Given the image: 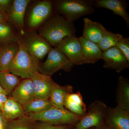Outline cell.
<instances>
[{"label":"cell","instance_id":"obj_1","mask_svg":"<svg viewBox=\"0 0 129 129\" xmlns=\"http://www.w3.org/2000/svg\"><path fill=\"white\" fill-rule=\"evenodd\" d=\"M39 34L54 47L66 37L75 36L73 23L62 16L56 15L49 18L39 29Z\"/></svg>","mask_w":129,"mask_h":129},{"label":"cell","instance_id":"obj_2","mask_svg":"<svg viewBox=\"0 0 129 129\" xmlns=\"http://www.w3.org/2000/svg\"><path fill=\"white\" fill-rule=\"evenodd\" d=\"M18 52L9 64L8 71L22 78H30L34 72L39 71L40 60L29 54L21 39L18 38Z\"/></svg>","mask_w":129,"mask_h":129},{"label":"cell","instance_id":"obj_3","mask_svg":"<svg viewBox=\"0 0 129 129\" xmlns=\"http://www.w3.org/2000/svg\"><path fill=\"white\" fill-rule=\"evenodd\" d=\"M27 115L35 122L39 121L53 125H69L74 126L83 116L74 114L65 108H58L53 107L42 112Z\"/></svg>","mask_w":129,"mask_h":129},{"label":"cell","instance_id":"obj_4","mask_svg":"<svg viewBox=\"0 0 129 129\" xmlns=\"http://www.w3.org/2000/svg\"><path fill=\"white\" fill-rule=\"evenodd\" d=\"M94 1L61 0L56 2V9L64 16L69 22L73 23L82 16L91 14L94 11Z\"/></svg>","mask_w":129,"mask_h":129},{"label":"cell","instance_id":"obj_5","mask_svg":"<svg viewBox=\"0 0 129 129\" xmlns=\"http://www.w3.org/2000/svg\"><path fill=\"white\" fill-rule=\"evenodd\" d=\"M48 54L46 61L40 64L38 72L51 76L60 70L71 71L74 64L59 49L52 48Z\"/></svg>","mask_w":129,"mask_h":129},{"label":"cell","instance_id":"obj_6","mask_svg":"<svg viewBox=\"0 0 129 129\" xmlns=\"http://www.w3.org/2000/svg\"><path fill=\"white\" fill-rule=\"evenodd\" d=\"M107 106L103 102L96 100L88 106L86 112L75 126V129H88L104 123Z\"/></svg>","mask_w":129,"mask_h":129},{"label":"cell","instance_id":"obj_7","mask_svg":"<svg viewBox=\"0 0 129 129\" xmlns=\"http://www.w3.org/2000/svg\"><path fill=\"white\" fill-rule=\"evenodd\" d=\"M21 39L28 52L39 60L43 59L52 48L46 39L35 32L29 33Z\"/></svg>","mask_w":129,"mask_h":129},{"label":"cell","instance_id":"obj_8","mask_svg":"<svg viewBox=\"0 0 129 129\" xmlns=\"http://www.w3.org/2000/svg\"><path fill=\"white\" fill-rule=\"evenodd\" d=\"M54 47L59 49L74 65L85 64L81 55V45L75 36L64 37Z\"/></svg>","mask_w":129,"mask_h":129},{"label":"cell","instance_id":"obj_9","mask_svg":"<svg viewBox=\"0 0 129 129\" xmlns=\"http://www.w3.org/2000/svg\"><path fill=\"white\" fill-rule=\"evenodd\" d=\"M101 59L104 60V68L114 70L117 73L129 68V61L117 46L103 51Z\"/></svg>","mask_w":129,"mask_h":129},{"label":"cell","instance_id":"obj_10","mask_svg":"<svg viewBox=\"0 0 129 129\" xmlns=\"http://www.w3.org/2000/svg\"><path fill=\"white\" fill-rule=\"evenodd\" d=\"M104 121L109 129H129V110L108 107Z\"/></svg>","mask_w":129,"mask_h":129},{"label":"cell","instance_id":"obj_11","mask_svg":"<svg viewBox=\"0 0 129 129\" xmlns=\"http://www.w3.org/2000/svg\"><path fill=\"white\" fill-rule=\"evenodd\" d=\"M52 11L51 2L44 1L38 3L33 6L28 16V26L31 29L39 27L50 17Z\"/></svg>","mask_w":129,"mask_h":129},{"label":"cell","instance_id":"obj_12","mask_svg":"<svg viewBox=\"0 0 129 129\" xmlns=\"http://www.w3.org/2000/svg\"><path fill=\"white\" fill-rule=\"evenodd\" d=\"M30 79L34 85L35 99H50L52 90L55 83L51 76L36 72Z\"/></svg>","mask_w":129,"mask_h":129},{"label":"cell","instance_id":"obj_13","mask_svg":"<svg viewBox=\"0 0 129 129\" xmlns=\"http://www.w3.org/2000/svg\"><path fill=\"white\" fill-rule=\"evenodd\" d=\"M30 0H14L6 12L8 21L16 26L22 35L24 28V18L25 11Z\"/></svg>","mask_w":129,"mask_h":129},{"label":"cell","instance_id":"obj_14","mask_svg":"<svg viewBox=\"0 0 129 129\" xmlns=\"http://www.w3.org/2000/svg\"><path fill=\"white\" fill-rule=\"evenodd\" d=\"M10 96L23 106L34 99V85L31 79H24L20 82Z\"/></svg>","mask_w":129,"mask_h":129},{"label":"cell","instance_id":"obj_15","mask_svg":"<svg viewBox=\"0 0 129 129\" xmlns=\"http://www.w3.org/2000/svg\"><path fill=\"white\" fill-rule=\"evenodd\" d=\"M78 38L81 47V55L85 63H95L101 59L103 51L97 44L83 36Z\"/></svg>","mask_w":129,"mask_h":129},{"label":"cell","instance_id":"obj_16","mask_svg":"<svg viewBox=\"0 0 129 129\" xmlns=\"http://www.w3.org/2000/svg\"><path fill=\"white\" fill-rule=\"evenodd\" d=\"M83 37L98 44L108 30L101 24L92 21L88 18L84 19Z\"/></svg>","mask_w":129,"mask_h":129},{"label":"cell","instance_id":"obj_17","mask_svg":"<svg viewBox=\"0 0 129 129\" xmlns=\"http://www.w3.org/2000/svg\"><path fill=\"white\" fill-rule=\"evenodd\" d=\"M94 5L98 7L109 9L114 14L120 16L124 19L127 27L129 26V15L127 11V4L122 0H96Z\"/></svg>","mask_w":129,"mask_h":129},{"label":"cell","instance_id":"obj_18","mask_svg":"<svg viewBox=\"0 0 129 129\" xmlns=\"http://www.w3.org/2000/svg\"><path fill=\"white\" fill-rule=\"evenodd\" d=\"M19 48L18 40L2 45L0 48V72L8 70L9 64L17 55Z\"/></svg>","mask_w":129,"mask_h":129},{"label":"cell","instance_id":"obj_19","mask_svg":"<svg viewBox=\"0 0 129 129\" xmlns=\"http://www.w3.org/2000/svg\"><path fill=\"white\" fill-rule=\"evenodd\" d=\"M73 87L68 85L61 86L55 83L51 92L50 100L54 107L64 108V103L67 96L73 93Z\"/></svg>","mask_w":129,"mask_h":129},{"label":"cell","instance_id":"obj_20","mask_svg":"<svg viewBox=\"0 0 129 129\" xmlns=\"http://www.w3.org/2000/svg\"><path fill=\"white\" fill-rule=\"evenodd\" d=\"M64 108L74 114L83 116L86 112V106L80 91L70 93L67 96L64 102Z\"/></svg>","mask_w":129,"mask_h":129},{"label":"cell","instance_id":"obj_21","mask_svg":"<svg viewBox=\"0 0 129 129\" xmlns=\"http://www.w3.org/2000/svg\"><path fill=\"white\" fill-rule=\"evenodd\" d=\"M116 94L117 106L129 110V81L128 79L122 76L119 78Z\"/></svg>","mask_w":129,"mask_h":129},{"label":"cell","instance_id":"obj_22","mask_svg":"<svg viewBox=\"0 0 129 129\" xmlns=\"http://www.w3.org/2000/svg\"><path fill=\"white\" fill-rule=\"evenodd\" d=\"M1 111L8 120H14L26 114L23 106L11 96H8Z\"/></svg>","mask_w":129,"mask_h":129},{"label":"cell","instance_id":"obj_23","mask_svg":"<svg viewBox=\"0 0 129 129\" xmlns=\"http://www.w3.org/2000/svg\"><path fill=\"white\" fill-rule=\"evenodd\" d=\"M20 82L18 76L8 70L0 72V85L7 93L8 96H11L12 92Z\"/></svg>","mask_w":129,"mask_h":129},{"label":"cell","instance_id":"obj_24","mask_svg":"<svg viewBox=\"0 0 129 129\" xmlns=\"http://www.w3.org/2000/svg\"><path fill=\"white\" fill-rule=\"evenodd\" d=\"M50 99H34L23 106L26 114L42 112L53 107Z\"/></svg>","mask_w":129,"mask_h":129},{"label":"cell","instance_id":"obj_25","mask_svg":"<svg viewBox=\"0 0 129 129\" xmlns=\"http://www.w3.org/2000/svg\"><path fill=\"white\" fill-rule=\"evenodd\" d=\"M35 126V122L27 114H25L14 120H8L6 129H34Z\"/></svg>","mask_w":129,"mask_h":129},{"label":"cell","instance_id":"obj_26","mask_svg":"<svg viewBox=\"0 0 129 129\" xmlns=\"http://www.w3.org/2000/svg\"><path fill=\"white\" fill-rule=\"evenodd\" d=\"M123 37L120 34H114L108 31L97 44L102 50L104 51L111 47L117 46L118 42Z\"/></svg>","mask_w":129,"mask_h":129},{"label":"cell","instance_id":"obj_27","mask_svg":"<svg viewBox=\"0 0 129 129\" xmlns=\"http://www.w3.org/2000/svg\"><path fill=\"white\" fill-rule=\"evenodd\" d=\"M14 30L7 23H0V44H5L17 41Z\"/></svg>","mask_w":129,"mask_h":129},{"label":"cell","instance_id":"obj_28","mask_svg":"<svg viewBox=\"0 0 129 129\" xmlns=\"http://www.w3.org/2000/svg\"><path fill=\"white\" fill-rule=\"evenodd\" d=\"M129 61V39L123 37L118 42L117 46Z\"/></svg>","mask_w":129,"mask_h":129},{"label":"cell","instance_id":"obj_29","mask_svg":"<svg viewBox=\"0 0 129 129\" xmlns=\"http://www.w3.org/2000/svg\"><path fill=\"white\" fill-rule=\"evenodd\" d=\"M75 126L69 125H53L42 122L39 124L36 125L34 129H72Z\"/></svg>","mask_w":129,"mask_h":129},{"label":"cell","instance_id":"obj_30","mask_svg":"<svg viewBox=\"0 0 129 129\" xmlns=\"http://www.w3.org/2000/svg\"><path fill=\"white\" fill-rule=\"evenodd\" d=\"M13 1L0 0V9L5 13L7 12L12 5Z\"/></svg>","mask_w":129,"mask_h":129},{"label":"cell","instance_id":"obj_31","mask_svg":"<svg viewBox=\"0 0 129 129\" xmlns=\"http://www.w3.org/2000/svg\"><path fill=\"white\" fill-rule=\"evenodd\" d=\"M8 121L5 117L2 111H0V129H6Z\"/></svg>","mask_w":129,"mask_h":129},{"label":"cell","instance_id":"obj_32","mask_svg":"<svg viewBox=\"0 0 129 129\" xmlns=\"http://www.w3.org/2000/svg\"><path fill=\"white\" fill-rule=\"evenodd\" d=\"M8 96L3 93H0V111H2L3 106L7 101Z\"/></svg>","mask_w":129,"mask_h":129},{"label":"cell","instance_id":"obj_33","mask_svg":"<svg viewBox=\"0 0 129 129\" xmlns=\"http://www.w3.org/2000/svg\"><path fill=\"white\" fill-rule=\"evenodd\" d=\"M8 21L6 13L0 9V23H7Z\"/></svg>","mask_w":129,"mask_h":129},{"label":"cell","instance_id":"obj_34","mask_svg":"<svg viewBox=\"0 0 129 129\" xmlns=\"http://www.w3.org/2000/svg\"><path fill=\"white\" fill-rule=\"evenodd\" d=\"M88 129H109L108 127L106 125L105 123L101 126L98 127H93Z\"/></svg>","mask_w":129,"mask_h":129},{"label":"cell","instance_id":"obj_35","mask_svg":"<svg viewBox=\"0 0 129 129\" xmlns=\"http://www.w3.org/2000/svg\"><path fill=\"white\" fill-rule=\"evenodd\" d=\"M0 93H5V94L7 95V93L6 91L4 90V89L3 88L2 86H1V85H0Z\"/></svg>","mask_w":129,"mask_h":129},{"label":"cell","instance_id":"obj_36","mask_svg":"<svg viewBox=\"0 0 129 129\" xmlns=\"http://www.w3.org/2000/svg\"><path fill=\"white\" fill-rule=\"evenodd\" d=\"M75 129V127H74V128H73V129Z\"/></svg>","mask_w":129,"mask_h":129}]
</instances>
